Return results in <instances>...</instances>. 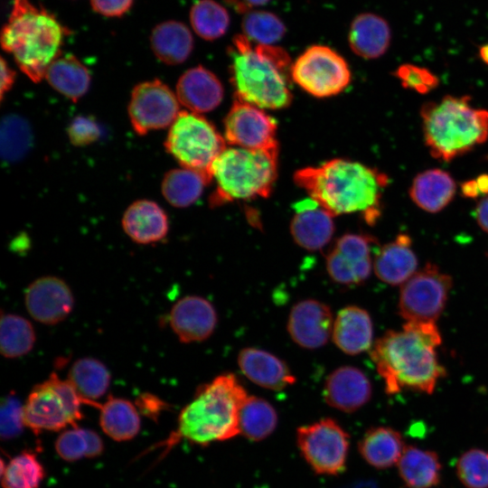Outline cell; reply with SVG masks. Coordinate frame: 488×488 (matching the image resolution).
Returning <instances> with one entry per match:
<instances>
[{
    "label": "cell",
    "instance_id": "obj_5",
    "mask_svg": "<svg viewBox=\"0 0 488 488\" xmlns=\"http://www.w3.org/2000/svg\"><path fill=\"white\" fill-rule=\"evenodd\" d=\"M69 33L66 27L42 6L29 0H14L1 33L3 49L13 54L20 70L33 81H40L60 56Z\"/></svg>",
    "mask_w": 488,
    "mask_h": 488
},
{
    "label": "cell",
    "instance_id": "obj_11",
    "mask_svg": "<svg viewBox=\"0 0 488 488\" xmlns=\"http://www.w3.org/2000/svg\"><path fill=\"white\" fill-rule=\"evenodd\" d=\"M292 80L316 98L339 94L351 82L352 73L344 58L332 48L314 44L293 62Z\"/></svg>",
    "mask_w": 488,
    "mask_h": 488
},
{
    "label": "cell",
    "instance_id": "obj_50",
    "mask_svg": "<svg viewBox=\"0 0 488 488\" xmlns=\"http://www.w3.org/2000/svg\"><path fill=\"white\" fill-rule=\"evenodd\" d=\"M474 214L479 227L488 233V195H485L478 202Z\"/></svg>",
    "mask_w": 488,
    "mask_h": 488
},
{
    "label": "cell",
    "instance_id": "obj_49",
    "mask_svg": "<svg viewBox=\"0 0 488 488\" xmlns=\"http://www.w3.org/2000/svg\"><path fill=\"white\" fill-rule=\"evenodd\" d=\"M270 0H224V2L230 5L236 12L240 14H247L252 11V8L261 6L267 4Z\"/></svg>",
    "mask_w": 488,
    "mask_h": 488
},
{
    "label": "cell",
    "instance_id": "obj_4",
    "mask_svg": "<svg viewBox=\"0 0 488 488\" xmlns=\"http://www.w3.org/2000/svg\"><path fill=\"white\" fill-rule=\"evenodd\" d=\"M248 394L233 374H223L198 389L194 399L179 415L175 432L167 446L181 438L206 446L239 433V410Z\"/></svg>",
    "mask_w": 488,
    "mask_h": 488
},
{
    "label": "cell",
    "instance_id": "obj_52",
    "mask_svg": "<svg viewBox=\"0 0 488 488\" xmlns=\"http://www.w3.org/2000/svg\"><path fill=\"white\" fill-rule=\"evenodd\" d=\"M462 195L468 199H476L481 193L474 180H468L461 184Z\"/></svg>",
    "mask_w": 488,
    "mask_h": 488
},
{
    "label": "cell",
    "instance_id": "obj_13",
    "mask_svg": "<svg viewBox=\"0 0 488 488\" xmlns=\"http://www.w3.org/2000/svg\"><path fill=\"white\" fill-rule=\"evenodd\" d=\"M179 103L176 94L159 80L136 85L128 106L133 128L145 135L171 127L180 113Z\"/></svg>",
    "mask_w": 488,
    "mask_h": 488
},
{
    "label": "cell",
    "instance_id": "obj_48",
    "mask_svg": "<svg viewBox=\"0 0 488 488\" xmlns=\"http://www.w3.org/2000/svg\"><path fill=\"white\" fill-rule=\"evenodd\" d=\"M85 436L88 444L86 457H96L103 452V442L100 436L94 431L84 428Z\"/></svg>",
    "mask_w": 488,
    "mask_h": 488
},
{
    "label": "cell",
    "instance_id": "obj_53",
    "mask_svg": "<svg viewBox=\"0 0 488 488\" xmlns=\"http://www.w3.org/2000/svg\"><path fill=\"white\" fill-rule=\"evenodd\" d=\"M481 194L488 195V174H483L475 179Z\"/></svg>",
    "mask_w": 488,
    "mask_h": 488
},
{
    "label": "cell",
    "instance_id": "obj_17",
    "mask_svg": "<svg viewBox=\"0 0 488 488\" xmlns=\"http://www.w3.org/2000/svg\"><path fill=\"white\" fill-rule=\"evenodd\" d=\"M333 317L324 303L307 299L296 304L290 311L287 330L293 341L305 349L324 345L333 333Z\"/></svg>",
    "mask_w": 488,
    "mask_h": 488
},
{
    "label": "cell",
    "instance_id": "obj_7",
    "mask_svg": "<svg viewBox=\"0 0 488 488\" xmlns=\"http://www.w3.org/2000/svg\"><path fill=\"white\" fill-rule=\"evenodd\" d=\"M278 150L226 147L211 167L217 187L211 205L267 197L277 173Z\"/></svg>",
    "mask_w": 488,
    "mask_h": 488
},
{
    "label": "cell",
    "instance_id": "obj_31",
    "mask_svg": "<svg viewBox=\"0 0 488 488\" xmlns=\"http://www.w3.org/2000/svg\"><path fill=\"white\" fill-rule=\"evenodd\" d=\"M44 77L54 89L73 101L87 92L90 83L87 68L71 54L55 59Z\"/></svg>",
    "mask_w": 488,
    "mask_h": 488
},
{
    "label": "cell",
    "instance_id": "obj_1",
    "mask_svg": "<svg viewBox=\"0 0 488 488\" xmlns=\"http://www.w3.org/2000/svg\"><path fill=\"white\" fill-rule=\"evenodd\" d=\"M442 336L435 322H406L389 330L371 349V357L393 395L403 389L432 394L446 371L438 361L436 348Z\"/></svg>",
    "mask_w": 488,
    "mask_h": 488
},
{
    "label": "cell",
    "instance_id": "obj_30",
    "mask_svg": "<svg viewBox=\"0 0 488 488\" xmlns=\"http://www.w3.org/2000/svg\"><path fill=\"white\" fill-rule=\"evenodd\" d=\"M405 447L400 433L387 427L369 429L359 443L362 458L379 469L398 464Z\"/></svg>",
    "mask_w": 488,
    "mask_h": 488
},
{
    "label": "cell",
    "instance_id": "obj_24",
    "mask_svg": "<svg viewBox=\"0 0 488 488\" xmlns=\"http://www.w3.org/2000/svg\"><path fill=\"white\" fill-rule=\"evenodd\" d=\"M332 336L336 346L347 354L371 350L373 325L370 314L356 305L343 308L334 319Z\"/></svg>",
    "mask_w": 488,
    "mask_h": 488
},
{
    "label": "cell",
    "instance_id": "obj_9",
    "mask_svg": "<svg viewBox=\"0 0 488 488\" xmlns=\"http://www.w3.org/2000/svg\"><path fill=\"white\" fill-rule=\"evenodd\" d=\"M165 148L183 167L211 178V167L226 148V140L201 114L180 111L170 127Z\"/></svg>",
    "mask_w": 488,
    "mask_h": 488
},
{
    "label": "cell",
    "instance_id": "obj_8",
    "mask_svg": "<svg viewBox=\"0 0 488 488\" xmlns=\"http://www.w3.org/2000/svg\"><path fill=\"white\" fill-rule=\"evenodd\" d=\"M89 405L68 380L52 373L35 385L23 405L24 426L35 434L42 430L57 431L77 427L82 418L81 405Z\"/></svg>",
    "mask_w": 488,
    "mask_h": 488
},
{
    "label": "cell",
    "instance_id": "obj_12",
    "mask_svg": "<svg viewBox=\"0 0 488 488\" xmlns=\"http://www.w3.org/2000/svg\"><path fill=\"white\" fill-rule=\"evenodd\" d=\"M297 446L308 465L320 474L334 475L345 468L349 436L332 418H323L296 431Z\"/></svg>",
    "mask_w": 488,
    "mask_h": 488
},
{
    "label": "cell",
    "instance_id": "obj_25",
    "mask_svg": "<svg viewBox=\"0 0 488 488\" xmlns=\"http://www.w3.org/2000/svg\"><path fill=\"white\" fill-rule=\"evenodd\" d=\"M352 51L363 59H377L389 49L391 30L389 23L373 13H361L352 21L348 33Z\"/></svg>",
    "mask_w": 488,
    "mask_h": 488
},
{
    "label": "cell",
    "instance_id": "obj_35",
    "mask_svg": "<svg viewBox=\"0 0 488 488\" xmlns=\"http://www.w3.org/2000/svg\"><path fill=\"white\" fill-rule=\"evenodd\" d=\"M239 433L252 441L267 437L275 430L277 415L270 403L248 396L239 410Z\"/></svg>",
    "mask_w": 488,
    "mask_h": 488
},
{
    "label": "cell",
    "instance_id": "obj_29",
    "mask_svg": "<svg viewBox=\"0 0 488 488\" xmlns=\"http://www.w3.org/2000/svg\"><path fill=\"white\" fill-rule=\"evenodd\" d=\"M397 465L408 488H432L440 481L441 464L433 451L406 446Z\"/></svg>",
    "mask_w": 488,
    "mask_h": 488
},
{
    "label": "cell",
    "instance_id": "obj_21",
    "mask_svg": "<svg viewBox=\"0 0 488 488\" xmlns=\"http://www.w3.org/2000/svg\"><path fill=\"white\" fill-rule=\"evenodd\" d=\"M333 217L312 198L299 202L290 224L294 240L307 250L321 249L334 232Z\"/></svg>",
    "mask_w": 488,
    "mask_h": 488
},
{
    "label": "cell",
    "instance_id": "obj_39",
    "mask_svg": "<svg viewBox=\"0 0 488 488\" xmlns=\"http://www.w3.org/2000/svg\"><path fill=\"white\" fill-rule=\"evenodd\" d=\"M244 35L257 44L273 45L286 33L284 22L276 14L264 10L249 11L243 16Z\"/></svg>",
    "mask_w": 488,
    "mask_h": 488
},
{
    "label": "cell",
    "instance_id": "obj_51",
    "mask_svg": "<svg viewBox=\"0 0 488 488\" xmlns=\"http://www.w3.org/2000/svg\"><path fill=\"white\" fill-rule=\"evenodd\" d=\"M14 80V72L4 59L1 61V96L8 91Z\"/></svg>",
    "mask_w": 488,
    "mask_h": 488
},
{
    "label": "cell",
    "instance_id": "obj_28",
    "mask_svg": "<svg viewBox=\"0 0 488 488\" xmlns=\"http://www.w3.org/2000/svg\"><path fill=\"white\" fill-rule=\"evenodd\" d=\"M150 41L155 56L171 65L183 62L193 48L191 31L184 23L177 21H166L156 25Z\"/></svg>",
    "mask_w": 488,
    "mask_h": 488
},
{
    "label": "cell",
    "instance_id": "obj_22",
    "mask_svg": "<svg viewBox=\"0 0 488 488\" xmlns=\"http://www.w3.org/2000/svg\"><path fill=\"white\" fill-rule=\"evenodd\" d=\"M418 264L411 238L407 234H399L394 240L377 250L373 270L382 282L401 286L417 272Z\"/></svg>",
    "mask_w": 488,
    "mask_h": 488
},
{
    "label": "cell",
    "instance_id": "obj_40",
    "mask_svg": "<svg viewBox=\"0 0 488 488\" xmlns=\"http://www.w3.org/2000/svg\"><path fill=\"white\" fill-rule=\"evenodd\" d=\"M32 132L26 120L16 115L3 118L1 126V154L7 162L20 160L29 150Z\"/></svg>",
    "mask_w": 488,
    "mask_h": 488
},
{
    "label": "cell",
    "instance_id": "obj_36",
    "mask_svg": "<svg viewBox=\"0 0 488 488\" xmlns=\"http://www.w3.org/2000/svg\"><path fill=\"white\" fill-rule=\"evenodd\" d=\"M35 343L32 324L23 316L3 314L0 327V350L4 357L14 359L25 355Z\"/></svg>",
    "mask_w": 488,
    "mask_h": 488
},
{
    "label": "cell",
    "instance_id": "obj_2",
    "mask_svg": "<svg viewBox=\"0 0 488 488\" xmlns=\"http://www.w3.org/2000/svg\"><path fill=\"white\" fill-rule=\"evenodd\" d=\"M296 183L331 215L361 213L372 225L380 215V200L389 183L379 170L336 158L295 173Z\"/></svg>",
    "mask_w": 488,
    "mask_h": 488
},
{
    "label": "cell",
    "instance_id": "obj_33",
    "mask_svg": "<svg viewBox=\"0 0 488 488\" xmlns=\"http://www.w3.org/2000/svg\"><path fill=\"white\" fill-rule=\"evenodd\" d=\"M68 380L89 406L99 408L95 399L102 397L110 383V373L107 367L94 358H81L70 367Z\"/></svg>",
    "mask_w": 488,
    "mask_h": 488
},
{
    "label": "cell",
    "instance_id": "obj_26",
    "mask_svg": "<svg viewBox=\"0 0 488 488\" xmlns=\"http://www.w3.org/2000/svg\"><path fill=\"white\" fill-rule=\"evenodd\" d=\"M455 192L456 183L453 176L438 168L418 174L408 190L412 202L429 213L444 210L453 201Z\"/></svg>",
    "mask_w": 488,
    "mask_h": 488
},
{
    "label": "cell",
    "instance_id": "obj_16",
    "mask_svg": "<svg viewBox=\"0 0 488 488\" xmlns=\"http://www.w3.org/2000/svg\"><path fill=\"white\" fill-rule=\"evenodd\" d=\"M25 307L37 322L53 325L63 321L73 307V296L69 286L52 276L32 282L24 294Z\"/></svg>",
    "mask_w": 488,
    "mask_h": 488
},
{
    "label": "cell",
    "instance_id": "obj_15",
    "mask_svg": "<svg viewBox=\"0 0 488 488\" xmlns=\"http://www.w3.org/2000/svg\"><path fill=\"white\" fill-rule=\"evenodd\" d=\"M377 239L363 233L340 237L326 255V269L333 280L344 286L360 285L373 269L372 249Z\"/></svg>",
    "mask_w": 488,
    "mask_h": 488
},
{
    "label": "cell",
    "instance_id": "obj_27",
    "mask_svg": "<svg viewBox=\"0 0 488 488\" xmlns=\"http://www.w3.org/2000/svg\"><path fill=\"white\" fill-rule=\"evenodd\" d=\"M122 226L128 237L136 243L151 244L162 240L168 232V219L155 202L140 200L125 211Z\"/></svg>",
    "mask_w": 488,
    "mask_h": 488
},
{
    "label": "cell",
    "instance_id": "obj_46",
    "mask_svg": "<svg viewBox=\"0 0 488 488\" xmlns=\"http://www.w3.org/2000/svg\"><path fill=\"white\" fill-rule=\"evenodd\" d=\"M134 0H90L93 10L104 16L117 17L125 14Z\"/></svg>",
    "mask_w": 488,
    "mask_h": 488
},
{
    "label": "cell",
    "instance_id": "obj_43",
    "mask_svg": "<svg viewBox=\"0 0 488 488\" xmlns=\"http://www.w3.org/2000/svg\"><path fill=\"white\" fill-rule=\"evenodd\" d=\"M0 434L4 440L18 436L24 426L23 405L13 394L6 396L1 403Z\"/></svg>",
    "mask_w": 488,
    "mask_h": 488
},
{
    "label": "cell",
    "instance_id": "obj_19",
    "mask_svg": "<svg viewBox=\"0 0 488 488\" xmlns=\"http://www.w3.org/2000/svg\"><path fill=\"white\" fill-rule=\"evenodd\" d=\"M324 397L331 407L344 412H353L370 400L371 384L360 369L343 366L327 377Z\"/></svg>",
    "mask_w": 488,
    "mask_h": 488
},
{
    "label": "cell",
    "instance_id": "obj_6",
    "mask_svg": "<svg viewBox=\"0 0 488 488\" xmlns=\"http://www.w3.org/2000/svg\"><path fill=\"white\" fill-rule=\"evenodd\" d=\"M471 99L446 95L422 105L424 141L434 158L450 162L488 139V110L474 108Z\"/></svg>",
    "mask_w": 488,
    "mask_h": 488
},
{
    "label": "cell",
    "instance_id": "obj_23",
    "mask_svg": "<svg viewBox=\"0 0 488 488\" xmlns=\"http://www.w3.org/2000/svg\"><path fill=\"white\" fill-rule=\"evenodd\" d=\"M238 362L248 379L268 389L281 390L296 381L283 361L260 349H243L239 354Z\"/></svg>",
    "mask_w": 488,
    "mask_h": 488
},
{
    "label": "cell",
    "instance_id": "obj_44",
    "mask_svg": "<svg viewBox=\"0 0 488 488\" xmlns=\"http://www.w3.org/2000/svg\"><path fill=\"white\" fill-rule=\"evenodd\" d=\"M55 449L65 461L73 462L86 457L88 444L84 428L75 427L62 432L56 440Z\"/></svg>",
    "mask_w": 488,
    "mask_h": 488
},
{
    "label": "cell",
    "instance_id": "obj_37",
    "mask_svg": "<svg viewBox=\"0 0 488 488\" xmlns=\"http://www.w3.org/2000/svg\"><path fill=\"white\" fill-rule=\"evenodd\" d=\"M190 22L195 33L206 41L223 36L230 23L228 10L214 0H199L192 6Z\"/></svg>",
    "mask_w": 488,
    "mask_h": 488
},
{
    "label": "cell",
    "instance_id": "obj_34",
    "mask_svg": "<svg viewBox=\"0 0 488 488\" xmlns=\"http://www.w3.org/2000/svg\"><path fill=\"white\" fill-rule=\"evenodd\" d=\"M212 179L210 175L189 168L169 171L162 183V192L165 200L174 207L192 204Z\"/></svg>",
    "mask_w": 488,
    "mask_h": 488
},
{
    "label": "cell",
    "instance_id": "obj_47",
    "mask_svg": "<svg viewBox=\"0 0 488 488\" xmlns=\"http://www.w3.org/2000/svg\"><path fill=\"white\" fill-rule=\"evenodd\" d=\"M136 404L137 409L142 414L153 419L158 417L167 407V404L164 401L149 393H143L140 395L136 399Z\"/></svg>",
    "mask_w": 488,
    "mask_h": 488
},
{
    "label": "cell",
    "instance_id": "obj_42",
    "mask_svg": "<svg viewBox=\"0 0 488 488\" xmlns=\"http://www.w3.org/2000/svg\"><path fill=\"white\" fill-rule=\"evenodd\" d=\"M393 74L404 89L419 94H427L439 85L438 78L432 71L410 63L399 65Z\"/></svg>",
    "mask_w": 488,
    "mask_h": 488
},
{
    "label": "cell",
    "instance_id": "obj_10",
    "mask_svg": "<svg viewBox=\"0 0 488 488\" xmlns=\"http://www.w3.org/2000/svg\"><path fill=\"white\" fill-rule=\"evenodd\" d=\"M452 277L427 263L401 285L398 310L406 322H435L446 308Z\"/></svg>",
    "mask_w": 488,
    "mask_h": 488
},
{
    "label": "cell",
    "instance_id": "obj_54",
    "mask_svg": "<svg viewBox=\"0 0 488 488\" xmlns=\"http://www.w3.org/2000/svg\"><path fill=\"white\" fill-rule=\"evenodd\" d=\"M479 56L481 60L488 65V43L480 47Z\"/></svg>",
    "mask_w": 488,
    "mask_h": 488
},
{
    "label": "cell",
    "instance_id": "obj_32",
    "mask_svg": "<svg viewBox=\"0 0 488 488\" xmlns=\"http://www.w3.org/2000/svg\"><path fill=\"white\" fill-rule=\"evenodd\" d=\"M99 423L106 435L116 441L135 437L140 429L138 409L130 401L109 396L99 406Z\"/></svg>",
    "mask_w": 488,
    "mask_h": 488
},
{
    "label": "cell",
    "instance_id": "obj_18",
    "mask_svg": "<svg viewBox=\"0 0 488 488\" xmlns=\"http://www.w3.org/2000/svg\"><path fill=\"white\" fill-rule=\"evenodd\" d=\"M169 322L182 343L202 342L214 331L217 314L213 305L205 298L187 296L174 305Z\"/></svg>",
    "mask_w": 488,
    "mask_h": 488
},
{
    "label": "cell",
    "instance_id": "obj_14",
    "mask_svg": "<svg viewBox=\"0 0 488 488\" xmlns=\"http://www.w3.org/2000/svg\"><path fill=\"white\" fill-rule=\"evenodd\" d=\"M225 140L247 149L278 150L277 124L263 108L236 99L225 117Z\"/></svg>",
    "mask_w": 488,
    "mask_h": 488
},
{
    "label": "cell",
    "instance_id": "obj_41",
    "mask_svg": "<svg viewBox=\"0 0 488 488\" xmlns=\"http://www.w3.org/2000/svg\"><path fill=\"white\" fill-rule=\"evenodd\" d=\"M456 474L467 488H488V452L474 448L458 458Z\"/></svg>",
    "mask_w": 488,
    "mask_h": 488
},
{
    "label": "cell",
    "instance_id": "obj_45",
    "mask_svg": "<svg viewBox=\"0 0 488 488\" xmlns=\"http://www.w3.org/2000/svg\"><path fill=\"white\" fill-rule=\"evenodd\" d=\"M69 134L71 142L83 145L94 141L99 131L97 125L90 119L79 117L72 122Z\"/></svg>",
    "mask_w": 488,
    "mask_h": 488
},
{
    "label": "cell",
    "instance_id": "obj_20",
    "mask_svg": "<svg viewBox=\"0 0 488 488\" xmlns=\"http://www.w3.org/2000/svg\"><path fill=\"white\" fill-rule=\"evenodd\" d=\"M176 96L189 111L204 113L214 109L223 98V88L214 73L202 66L186 70L178 80Z\"/></svg>",
    "mask_w": 488,
    "mask_h": 488
},
{
    "label": "cell",
    "instance_id": "obj_3",
    "mask_svg": "<svg viewBox=\"0 0 488 488\" xmlns=\"http://www.w3.org/2000/svg\"><path fill=\"white\" fill-rule=\"evenodd\" d=\"M230 81L236 99L261 108L280 109L292 101L289 54L274 45H252L236 34L228 48Z\"/></svg>",
    "mask_w": 488,
    "mask_h": 488
},
{
    "label": "cell",
    "instance_id": "obj_38",
    "mask_svg": "<svg viewBox=\"0 0 488 488\" xmlns=\"http://www.w3.org/2000/svg\"><path fill=\"white\" fill-rule=\"evenodd\" d=\"M1 478L4 488H38L44 471L36 455L23 452L6 465L1 463Z\"/></svg>",
    "mask_w": 488,
    "mask_h": 488
}]
</instances>
